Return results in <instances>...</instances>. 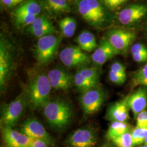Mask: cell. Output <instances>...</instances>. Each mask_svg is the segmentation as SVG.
<instances>
[{"instance_id":"16","label":"cell","mask_w":147,"mask_h":147,"mask_svg":"<svg viewBox=\"0 0 147 147\" xmlns=\"http://www.w3.org/2000/svg\"><path fill=\"white\" fill-rule=\"evenodd\" d=\"M47 76L53 88L65 90L71 86V76L68 73L61 69H53L50 70Z\"/></svg>"},{"instance_id":"1","label":"cell","mask_w":147,"mask_h":147,"mask_svg":"<svg viewBox=\"0 0 147 147\" xmlns=\"http://www.w3.org/2000/svg\"><path fill=\"white\" fill-rule=\"evenodd\" d=\"M52 88L47 75L39 74L31 78L26 96L32 108L43 109L49 101Z\"/></svg>"},{"instance_id":"29","label":"cell","mask_w":147,"mask_h":147,"mask_svg":"<svg viewBox=\"0 0 147 147\" xmlns=\"http://www.w3.org/2000/svg\"><path fill=\"white\" fill-rule=\"evenodd\" d=\"M38 16L34 15H20L14 16L16 24L18 26H30Z\"/></svg>"},{"instance_id":"6","label":"cell","mask_w":147,"mask_h":147,"mask_svg":"<svg viewBox=\"0 0 147 147\" xmlns=\"http://www.w3.org/2000/svg\"><path fill=\"white\" fill-rule=\"evenodd\" d=\"M105 99L104 91L97 87L82 93L80 101L84 114L90 115L98 112Z\"/></svg>"},{"instance_id":"38","label":"cell","mask_w":147,"mask_h":147,"mask_svg":"<svg viewBox=\"0 0 147 147\" xmlns=\"http://www.w3.org/2000/svg\"><path fill=\"white\" fill-rule=\"evenodd\" d=\"M30 147H48V146L42 141L34 140Z\"/></svg>"},{"instance_id":"36","label":"cell","mask_w":147,"mask_h":147,"mask_svg":"<svg viewBox=\"0 0 147 147\" xmlns=\"http://www.w3.org/2000/svg\"><path fill=\"white\" fill-rule=\"evenodd\" d=\"M24 1V0H1V2L5 6L12 7L20 4Z\"/></svg>"},{"instance_id":"37","label":"cell","mask_w":147,"mask_h":147,"mask_svg":"<svg viewBox=\"0 0 147 147\" xmlns=\"http://www.w3.org/2000/svg\"><path fill=\"white\" fill-rule=\"evenodd\" d=\"M134 60L138 63H143L147 62V55L133 54L132 55Z\"/></svg>"},{"instance_id":"41","label":"cell","mask_w":147,"mask_h":147,"mask_svg":"<svg viewBox=\"0 0 147 147\" xmlns=\"http://www.w3.org/2000/svg\"></svg>"},{"instance_id":"28","label":"cell","mask_w":147,"mask_h":147,"mask_svg":"<svg viewBox=\"0 0 147 147\" xmlns=\"http://www.w3.org/2000/svg\"><path fill=\"white\" fill-rule=\"evenodd\" d=\"M56 32L57 31L56 28L53 27L51 23L49 25H47V26L42 27L38 30H32V31H28V32L32 36L38 38H40L44 36L53 34L55 33H56Z\"/></svg>"},{"instance_id":"18","label":"cell","mask_w":147,"mask_h":147,"mask_svg":"<svg viewBox=\"0 0 147 147\" xmlns=\"http://www.w3.org/2000/svg\"><path fill=\"white\" fill-rule=\"evenodd\" d=\"M41 7L52 15H60L70 11V6L67 0H41Z\"/></svg>"},{"instance_id":"8","label":"cell","mask_w":147,"mask_h":147,"mask_svg":"<svg viewBox=\"0 0 147 147\" xmlns=\"http://www.w3.org/2000/svg\"><path fill=\"white\" fill-rule=\"evenodd\" d=\"M59 58L64 65L69 68L84 66L90 63L89 56L79 46H70L63 49Z\"/></svg>"},{"instance_id":"7","label":"cell","mask_w":147,"mask_h":147,"mask_svg":"<svg viewBox=\"0 0 147 147\" xmlns=\"http://www.w3.org/2000/svg\"><path fill=\"white\" fill-rule=\"evenodd\" d=\"M135 38V32L123 29H113L108 33L107 39L118 54H124Z\"/></svg>"},{"instance_id":"40","label":"cell","mask_w":147,"mask_h":147,"mask_svg":"<svg viewBox=\"0 0 147 147\" xmlns=\"http://www.w3.org/2000/svg\"><path fill=\"white\" fill-rule=\"evenodd\" d=\"M141 147H147V146H145V145H144V146H141Z\"/></svg>"},{"instance_id":"13","label":"cell","mask_w":147,"mask_h":147,"mask_svg":"<svg viewBox=\"0 0 147 147\" xmlns=\"http://www.w3.org/2000/svg\"><path fill=\"white\" fill-rule=\"evenodd\" d=\"M127 101V96L111 105L107 110L105 118L112 122H126L130 118Z\"/></svg>"},{"instance_id":"20","label":"cell","mask_w":147,"mask_h":147,"mask_svg":"<svg viewBox=\"0 0 147 147\" xmlns=\"http://www.w3.org/2000/svg\"><path fill=\"white\" fill-rule=\"evenodd\" d=\"M42 7L36 0H28L19 5L14 11V16L34 15L38 16Z\"/></svg>"},{"instance_id":"30","label":"cell","mask_w":147,"mask_h":147,"mask_svg":"<svg viewBox=\"0 0 147 147\" xmlns=\"http://www.w3.org/2000/svg\"><path fill=\"white\" fill-rule=\"evenodd\" d=\"M50 24H51V22L45 16H38L30 26H29L28 28H27V31L38 30L42 27L47 26Z\"/></svg>"},{"instance_id":"2","label":"cell","mask_w":147,"mask_h":147,"mask_svg":"<svg viewBox=\"0 0 147 147\" xmlns=\"http://www.w3.org/2000/svg\"><path fill=\"white\" fill-rule=\"evenodd\" d=\"M42 110L48 124L54 129H63L68 126L71 120L72 109L63 100L49 101Z\"/></svg>"},{"instance_id":"4","label":"cell","mask_w":147,"mask_h":147,"mask_svg":"<svg viewBox=\"0 0 147 147\" xmlns=\"http://www.w3.org/2000/svg\"><path fill=\"white\" fill-rule=\"evenodd\" d=\"M26 100V96L21 94L3 106L1 117V125L3 128H12L16 125L24 113Z\"/></svg>"},{"instance_id":"26","label":"cell","mask_w":147,"mask_h":147,"mask_svg":"<svg viewBox=\"0 0 147 147\" xmlns=\"http://www.w3.org/2000/svg\"><path fill=\"white\" fill-rule=\"evenodd\" d=\"M117 147H134L131 132H126L112 140Z\"/></svg>"},{"instance_id":"15","label":"cell","mask_w":147,"mask_h":147,"mask_svg":"<svg viewBox=\"0 0 147 147\" xmlns=\"http://www.w3.org/2000/svg\"><path fill=\"white\" fill-rule=\"evenodd\" d=\"M11 57L8 47L1 39L0 43V87L2 89L10 75Z\"/></svg>"},{"instance_id":"39","label":"cell","mask_w":147,"mask_h":147,"mask_svg":"<svg viewBox=\"0 0 147 147\" xmlns=\"http://www.w3.org/2000/svg\"><path fill=\"white\" fill-rule=\"evenodd\" d=\"M112 147V146H109V145H105V146H102V147Z\"/></svg>"},{"instance_id":"32","label":"cell","mask_w":147,"mask_h":147,"mask_svg":"<svg viewBox=\"0 0 147 147\" xmlns=\"http://www.w3.org/2000/svg\"><path fill=\"white\" fill-rule=\"evenodd\" d=\"M109 79L111 82L116 84H123L126 80V75L117 73L110 70Z\"/></svg>"},{"instance_id":"5","label":"cell","mask_w":147,"mask_h":147,"mask_svg":"<svg viewBox=\"0 0 147 147\" xmlns=\"http://www.w3.org/2000/svg\"><path fill=\"white\" fill-rule=\"evenodd\" d=\"M61 41V37L53 34L39 38L34 49L38 62L45 64L50 62L53 57Z\"/></svg>"},{"instance_id":"9","label":"cell","mask_w":147,"mask_h":147,"mask_svg":"<svg viewBox=\"0 0 147 147\" xmlns=\"http://www.w3.org/2000/svg\"><path fill=\"white\" fill-rule=\"evenodd\" d=\"M97 143V136L89 127H82L73 132L66 140L67 147H94Z\"/></svg>"},{"instance_id":"22","label":"cell","mask_w":147,"mask_h":147,"mask_svg":"<svg viewBox=\"0 0 147 147\" xmlns=\"http://www.w3.org/2000/svg\"><path fill=\"white\" fill-rule=\"evenodd\" d=\"M59 26L63 36L70 38L73 37L76 28V22L72 18L66 17L61 20Z\"/></svg>"},{"instance_id":"33","label":"cell","mask_w":147,"mask_h":147,"mask_svg":"<svg viewBox=\"0 0 147 147\" xmlns=\"http://www.w3.org/2000/svg\"><path fill=\"white\" fill-rule=\"evenodd\" d=\"M136 127H147V111H142L137 116Z\"/></svg>"},{"instance_id":"21","label":"cell","mask_w":147,"mask_h":147,"mask_svg":"<svg viewBox=\"0 0 147 147\" xmlns=\"http://www.w3.org/2000/svg\"><path fill=\"white\" fill-rule=\"evenodd\" d=\"M129 131H130V125L126 122L113 121L109 126L106 136L112 141Z\"/></svg>"},{"instance_id":"17","label":"cell","mask_w":147,"mask_h":147,"mask_svg":"<svg viewBox=\"0 0 147 147\" xmlns=\"http://www.w3.org/2000/svg\"><path fill=\"white\" fill-rule=\"evenodd\" d=\"M127 104L135 117L147 107V89L141 87L132 94L127 96Z\"/></svg>"},{"instance_id":"10","label":"cell","mask_w":147,"mask_h":147,"mask_svg":"<svg viewBox=\"0 0 147 147\" xmlns=\"http://www.w3.org/2000/svg\"><path fill=\"white\" fill-rule=\"evenodd\" d=\"M21 131L33 140H40L45 142L47 146H51L53 140L45 130L40 122L36 119H29L25 121L21 125Z\"/></svg>"},{"instance_id":"14","label":"cell","mask_w":147,"mask_h":147,"mask_svg":"<svg viewBox=\"0 0 147 147\" xmlns=\"http://www.w3.org/2000/svg\"><path fill=\"white\" fill-rule=\"evenodd\" d=\"M117 54L115 48L106 39H103L95 50L91 56V59L95 65L101 66Z\"/></svg>"},{"instance_id":"3","label":"cell","mask_w":147,"mask_h":147,"mask_svg":"<svg viewBox=\"0 0 147 147\" xmlns=\"http://www.w3.org/2000/svg\"><path fill=\"white\" fill-rule=\"evenodd\" d=\"M77 10L84 21L97 28L107 24L109 16L105 5L99 0H78Z\"/></svg>"},{"instance_id":"12","label":"cell","mask_w":147,"mask_h":147,"mask_svg":"<svg viewBox=\"0 0 147 147\" xmlns=\"http://www.w3.org/2000/svg\"><path fill=\"white\" fill-rule=\"evenodd\" d=\"M2 136L7 147H30L34 140L11 127H3Z\"/></svg>"},{"instance_id":"25","label":"cell","mask_w":147,"mask_h":147,"mask_svg":"<svg viewBox=\"0 0 147 147\" xmlns=\"http://www.w3.org/2000/svg\"><path fill=\"white\" fill-rule=\"evenodd\" d=\"M78 71L86 79L97 86L99 78V73L98 69L83 67L79 69Z\"/></svg>"},{"instance_id":"19","label":"cell","mask_w":147,"mask_h":147,"mask_svg":"<svg viewBox=\"0 0 147 147\" xmlns=\"http://www.w3.org/2000/svg\"><path fill=\"white\" fill-rule=\"evenodd\" d=\"M76 42L79 47L84 51L92 52L98 47L94 35L87 30L80 33Z\"/></svg>"},{"instance_id":"27","label":"cell","mask_w":147,"mask_h":147,"mask_svg":"<svg viewBox=\"0 0 147 147\" xmlns=\"http://www.w3.org/2000/svg\"><path fill=\"white\" fill-rule=\"evenodd\" d=\"M131 134L134 146L140 145L144 143L146 138L147 137V127H136L132 131Z\"/></svg>"},{"instance_id":"34","label":"cell","mask_w":147,"mask_h":147,"mask_svg":"<svg viewBox=\"0 0 147 147\" xmlns=\"http://www.w3.org/2000/svg\"><path fill=\"white\" fill-rule=\"evenodd\" d=\"M131 53L133 54L147 55V48L141 43H136L131 47Z\"/></svg>"},{"instance_id":"35","label":"cell","mask_w":147,"mask_h":147,"mask_svg":"<svg viewBox=\"0 0 147 147\" xmlns=\"http://www.w3.org/2000/svg\"><path fill=\"white\" fill-rule=\"evenodd\" d=\"M111 71L115 72L117 73L121 74L123 75H126L125 68L123 64L119 62L113 63L111 66Z\"/></svg>"},{"instance_id":"31","label":"cell","mask_w":147,"mask_h":147,"mask_svg":"<svg viewBox=\"0 0 147 147\" xmlns=\"http://www.w3.org/2000/svg\"><path fill=\"white\" fill-rule=\"evenodd\" d=\"M129 0H101V2L106 8L115 9L127 2Z\"/></svg>"},{"instance_id":"23","label":"cell","mask_w":147,"mask_h":147,"mask_svg":"<svg viewBox=\"0 0 147 147\" xmlns=\"http://www.w3.org/2000/svg\"><path fill=\"white\" fill-rule=\"evenodd\" d=\"M73 81L74 84L77 89L82 93L97 87V86L92 83L84 78L79 71H78L74 75Z\"/></svg>"},{"instance_id":"11","label":"cell","mask_w":147,"mask_h":147,"mask_svg":"<svg viewBox=\"0 0 147 147\" xmlns=\"http://www.w3.org/2000/svg\"><path fill=\"white\" fill-rule=\"evenodd\" d=\"M147 14V5L134 3L127 5L118 14V20L123 25H130L142 19Z\"/></svg>"},{"instance_id":"24","label":"cell","mask_w":147,"mask_h":147,"mask_svg":"<svg viewBox=\"0 0 147 147\" xmlns=\"http://www.w3.org/2000/svg\"><path fill=\"white\" fill-rule=\"evenodd\" d=\"M143 86L147 88V63L135 72L132 78V87Z\"/></svg>"}]
</instances>
